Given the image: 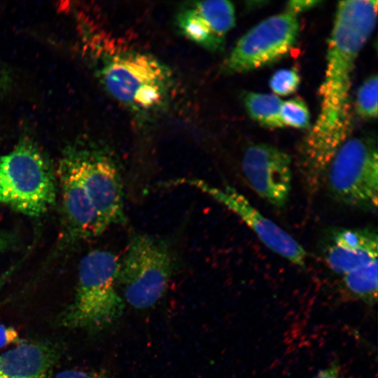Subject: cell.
<instances>
[{
	"label": "cell",
	"instance_id": "1",
	"mask_svg": "<svg viewBox=\"0 0 378 378\" xmlns=\"http://www.w3.org/2000/svg\"><path fill=\"white\" fill-rule=\"evenodd\" d=\"M377 14L376 0L342 1L337 5L318 91L320 113L300 151V171L309 194L318 189L330 162L349 138L351 75L356 59L374 27Z\"/></svg>",
	"mask_w": 378,
	"mask_h": 378
},
{
	"label": "cell",
	"instance_id": "2",
	"mask_svg": "<svg viewBox=\"0 0 378 378\" xmlns=\"http://www.w3.org/2000/svg\"><path fill=\"white\" fill-rule=\"evenodd\" d=\"M98 78L106 92L138 115L162 110L171 99L174 78L159 59L139 50L98 52Z\"/></svg>",
	"mask_w": 378,
	"mask_h": 378
},
{
	"label": "cell",
	"instance_id": "3",
	"mask_svg": "<svg viewBox=\"0 0 378 378\" xmlns=\"http://www.w3.org/2000/svg\"><path fill=\"white\" fill-rule=\"evenodd\" d=\"M120 260L107 250L88 253L78 265L74 300L64 312L62 323L73 328L101 330L122 316L124 300L120 295Z\"/></svg>",
	"mask_w": 378,
	"mask_h": 378
},
{
	"label": "cell",
	"instance_id": "4",
	"mask_svg": "<svg viewBox=\"0 0 378 378\" xmlns=\"http://www.w3.org/2000/svg\"><path fill=\"white\" fill-rule=\"evenodd\" d=\"M56 179L48 158L30 136H24L0 158V204L40 216L55 202Z\"/></svg>",
	"mask_w": 378,
	"mask_h": 378
},
{
	"label": "cell",
	"instance_id": "5",
	"mask_svg": "<svg viewBox=\"0 0 378 378\" xmlns=\"http://www.w3.org/2000/svg\"><path fill=\"white\" fill-rule=\"evenodd\" d=\"M176 263L174 251L166 241L132 234L119 274L127 302L137 309L154 306L164 295Z\"/></svg>",
	"mask_w": 378,
	"mask_h": 378
},
{
	"label": "cell",
	"instance_id": "6",
	"mask_svg": "<svg viewBox=\"0 0 378 378\" xmlns=\"http://www.w3.org/2000/svg\"><path fill=\"white\" fill-rule=\"evenodd\" d=\"M323 179L334 199L349 205L376 209L378 155L376 144L365 137L348 138L330 162Z\"/></svg>",
	"mask_w": 378,
	"mask_h": 378
},
{
	"label": "cell",
	"instance_id": "7",
	"mask_svg": "<svg viewBox=\"0 0 378 378\" xmlns=\"http://www.w3.org/2000/svg\"><path fill=\"white\" fill-rule=\"evenodd\" d=\"M299 30L298 16L288 11L265 19L238 40L223 63V71L245 73L281 59L295 43Z\"/></svg>",
	"mask_w": 378,
	"mask_h": 378
},
{
	"label": "cell",
	"instance_id": "8",
	"mask_svg": "<svg viewBox=\"0 0 378 378\" xmlns=\"http://www.w3.org/2000/svg\"><path fill=\"white\" fill-rule=\"evenodd\" d=\"M100 222L105 230L126 223L120 174L112 156L95 146H69Z\"/></svg>",
	"mask_w": 378,
	"mask_h": 378
},
{
	"label": "cell",
	"instance_id": "9",
	"mask_svg": "<svg viewBox=\"0 0 378 378\" xmlns=\"http://www.w3.org/2000/svg\"><path fill=\"white\" fill-rule=\"evenodd\" d=\"M167 185H188L205 193L237 214L271 251L293 264L304 266L307 253L304 248L234 188L230 186L220 188L196 178L174 179Z\"/></svg>",
	"mask_w": 378,
	"mask_h": 378
},
{
	"label": "cell",
	"instance_id": "10",
	"mask_svg": "<svg viewBox=\"0 0 378 378\" xmlns=\"http://www.w3.org/2000/svg\"><path fill=\"white\" fill-rule=\"evenodd\" d=\"M241 170L251 188L276 207L288 202L292 187L291 158L285 151L267 144L248 146Z\"/></svg>",
	"mask_w": 378,
	"mask_h": 378
},
{
	"label": "cell",
	"instance_id": "11",
	"mask_svg": "<svg viewBox=\"0 0 378 378\" xmlns=\"http://www.w3.org/2000/svg\"><path fill=\"white\" fill-rule=\"evenodd\" d=\"M60 188L62 207L68 231L75 239L99 235L105 229L94 209L69 146L63 152L55 172Z\"/></svg>",
	"mask_w": 378,
	"mask_h": 378
},
{
	"label": "cell",
	"instance_id": "12",
	"mask_svg": "<svg viewBox=\"0 0 378 378\" xmlns=\"http://www.w3.org/2000/svg\"><path fill=\"white\" fill-rule=\"evenodd\" d=\"M235 24V10L228 1H202L183 8L177 15L181 33L210 51L221 50L227 34Z\"/></svg>",
	"mask_w": 378,
	"mask_h": 378
},
{
	"label": "cell",
	"instance_id": "13",
	"mask_svg": "<svg viewBox=\"0 0 378 378\" xmlns=\"http://www.w3.org/2000/svg\"><path fill=\"white\" fill-rule=\"evenodd\" d=\"M378 237L368 228L333 230L324 250L328 267L341 276L377 260Z\"/></svg>",
	"mask_w": 378,
	"mask_h": 378
},
{
	"label": "cell",
	"instance_id": "14",
	"mask_svg": "<svg viewBox=\"0 0 378 378\" xmlns=\"http://www.w3.org/2000/svg\"><path fill=\"white\" fill-rule=\"evenodd\" d=\"M56 359V351L46 343H20L0 356V378H49Z\"/></svg>",
	"mask_w": 378,
	"mask_h": 378
},
{
	"label": "cell",
	"instance_id": "15",
	"mask_svg": "<svg viewBox=\"0 0 378 378\" xmlns=\"http://www.w3.org/2000/svg\"><path fill=\"white\" fill-rule=\"evenodd\" d=\"M377 260L342 276L346 297L373 306L377 301Z\"/></svg>",
	"mask_w": 378,
	"mask_h": 378
},
{
	"label": "cell",
	"instance_id": "16",
	"mask_svg": "<svg viewBox=\"0 0 378 378\" xmlns=\"http://www.w3.org/2000/svg\"><path fill=\"white\" fill-rule=\"evenodd\" d=\"M249 115L262 125L277 128L284 127L281 118L283 101L276 95L250 92L244 97Z\"/></svg>",
	"mask_w": 378,
	"mask_h": 378
},
{
	"label": "cell",
	"instance_id": "17",
	"mask_svg": "<svg viewBox=\"0 0 378 378\" xmlns=\"http://www.w3.org/2000/svg\"><path fill=\"white\" fill-rule=\"evenodd\" d=\"M378 78L376 74L368 78L359 88L356 96L357 113L364 118L377 116Z\"/></svg>",
	"mask_w": 378,
	"mask_h": 378
},
{
	"label": "cell",
	"instance_id": "18",
	"mask_svg": "<svg viewBox=\"0 0 378 378\" xmlns=\"http://www.w3.org/2000/svg\"><path fill=\"white\" fill-rule=\"evenodd\" d=\"M281 118L284 127L304 129L310 125L309 109L304 102L298 97L282 102Z\"/></svg>",
	"mask_w": 378,
	"mask_h": 378
},
{
	"label": "cell",
	"instance_id": "19",
	"mask_svg": "<svg viewBox=\"0 0 378 378\" xmlns=\"http://www.w3.org/2000/svg\"><path fill=\"white\" fill-rule=\"evenodd\" d=\"M300 78L298 73L293 69H284L276 71L270 80V87L277 95H289L298 88Z\"/></svg>",
	"mask_w": 378,
	"mask_h": 378
},
{
	"label": "cell",
	"instance_id": "20",
	"mask_svg": "<svg viewBox=\"0 0 378 378\" xmlns=\"http://www.w3.org/2000/svg\"><path fill=\"white\" fill-rule=\"evenodd\" d=\"M55 378H111L98 372H88L78 370H66L57 373Z\"/></svg>",
	"mask_w": 378,
	"mask_h": 378
},
{
	"label": "cell",
	"instance_id": "21",
	"mask_svg": "<svg viewBox=\"0 0 378 378\" xmlns=\"http://www.w3.org/2000/svg\"><path fill=\"white\" fill-rule=\"evenodd\" d=\"M320 3L321 1L314 0H293L288 2L286 11L297 15L299 13L309 10Z\"/></svg>",
	"mask_w": 378,
	"mask_h": 378
},
{
	"label": "cell",
	"instance_id": "22",
	"mask_svg": "<svg viewBox=\"0 0 378 378\" xmlns=\"http://www.w3.org/2000/svg\"><path fill=\"white\" fill-rule=\"evenodd\" d=\"M18 341H19V335L15 328L0 324V347L13 344Z\"/></svg>",
	"mask_w": 378,
	"mask_h": 378
},
{
	"label": "cell",
	"instance_id": "23",
	"mask_svg": "<svg viewBox=\"0 0 378 378\" xmlns=\"http://www.w3.org/2000/svg\"><path fill=\"white\" fill-rule=\"evenodd\" d=\"M312 378H342L339 363L337 361L332 362L328 367L320 370Z\"/></svg>",
	"mask_w": 378,
	"mask_h": 378
},
{
	"label": "cell",
	"instance_id": "24",
	"mask_svg": "<svg viewBox=\"0 0 378 378\" xmlns=\"http://www.w3.org/2000/svg\"><path fill=\"white\" fill-rule=\"evenodd\" d=\"M8 244V239L5 235L0 234V252L6 248Z\"/></svg>",
	"mask_w": 378,
	"mask_h": 378
},
{
	"label": "cell",
	"instance_id": "25",
	"mask_svg": "<svg viewBox=\"0 0 378 378\" xmlns=\"http://www.w3.org/2000/svg\"><path fill=\"white\" fill-rule=\"evenodd\" d=\"M11 273V271H8L6 274H4L1 278H0V289L2 288V286L6 283V280L8 279L10 274Z\"/></svg>",
	"mask_w": 378,
	"mask_h": 378
},
{
	"label": "cell",
	"instance_id": "26",
	"mask_svg": "<svg viewBox=\"0 0 378 378\" xmlns=\"http://www.w3.org/2000/svg\"><path fill=\"white\" fill-rule=\"evenodd\" d=\"M4 80V75L3 71H1V69L0 68V85L3 84Z\"/></svg>",
	"mask_w": 378,
	"mask_h": 378
}]
</instances>
